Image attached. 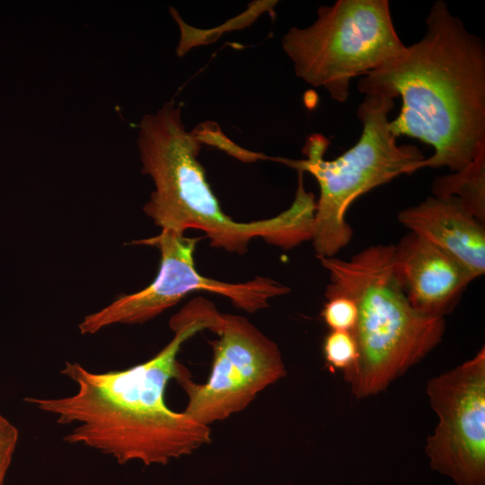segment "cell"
Returning a JSON list of instances; mask_svg holds the SVG:
<instances>
[{
	"label": "cell",
	"mask_w": 485,
	"mask_h": 485,
	"mask_svg": "<svg viewBox=\"0 0 485 485\" xmlns=\"http://www.w3.org/2000/svg\"><path fill=\"white\" fill-rule=\"evenodd\" d=\"M321 316L331 331H352L357 319L356 304L346 296H333L327 299Z\"/></svg>",
	"instance_id": "cell-14"
},
{
	"label": "cell",
	"mask_w": 485,
	"mask_h": 485,
	"mask_svg": "<svg viewBox=\"0 0 485 485\" xmlns=\"http://www.w3.org/2000/svg\"><path fill=\"white\" fill-rule=\"evenodd\" d=\"M427 31L399 57L359 81L362 93L401 97L390 120L396 137L417 138L434 148L424 167H466L485 148V44L438 0L425 20Z\"/></svg>",
	"instance_id": "cell-2"
},
{
	"label": "cell",
	"mask_w": 485,
	"mask_h": 485,
	"mask_svg": "<svg viewBox=\"0 0 485 485\" xmlns=\"http://www.w3.org/2000/svg\"><path fill=\"white\" fill-rule=\"evenodd\" d=\"M396 274L411 306L429 317H443L475 279L458 260L409 232L393 245Z\"/></svg>",
	"instance_id": "cell-10"
},
{
	"label": "cell",
	"mask_w": 485,
	"mask_h": 485,
	"mask_svg": "<svg viewBox=\"0 0 485 485\" xmlns=\"http://www.w3.org/2000/svg\"><path fill=\"white\" fill-rule=\"evenodd\" d=\"M211 331L213 362L205 384L177 380L188 396L183 412L196 422L209 426L243 410L257 394L287 375L278 345L245 317L221 313Z\"/></svg>",
	"instance_id": "cell-8"
},
{
	"label": "cell",
	"mask_w": 485,
	"mask_h": 485,
	"mask_svg": "<svg viewBox=\"0 0 485 485\" xmlns=\"http://www.w3.org/2000/svg\"><path fill=\"white\" fill-rule=\"evenodd\" d=\"M282 48L296 76L345 102L352 78L401 56L402 43L387 0H338L318 8L306 28L292 27Z\"/></svg>",
	"instance_id": "cell-6"
},
{
	"label": "cell",
	"mask_w": 485,
	"mask_h": 485,
	"mask_svg": "<svg viewBox=\"0 0 485 485\" xmlns=\"http://www.w3.org/2000/svg\"><path fill=\"white\" fill-rule=\"evenodd\" d=\"M318 259L330 278L325 297L346 296L357 308L352 331L357 359L344 373L356 398L385 390L440 343L445 318L411 306L395 271L392 244L365 248L348 260Z\"/></svg>",
	"instance_id": "cell-4"
},
{
	"label": "cell",
	"mask_w": 485,
	"mask_h": 485,
	"mask_svg": "<svg viewBox=\"0 0 485 485\" xmlns=\"http://www.w3.org/2000/svg\"><path fill=\"white\" fill-rule=\"evenodd\" d=\"M217 314L212 303L195 298L171 318L174 337L151 359L104 373L67 361L60 373L76 384L75 393L25 401L55 416L58 424H76L63 441L96 449L119 463L167 464L190 454L211 442V428L171 410L165 389L171 379L190 374L177 360L182 343L211 330Z\"/></svg>",
	"instance_id": "cell-1"
},
{
	"label": "cell",
	"mask_w": 485,
	"mask_h": 485,
	"mask_svg": "<svg viewBox=\"0 0 485 485\" xmlns=\"http://www.w3.org/2000/svg\"><path fill=\"white\" fill-rule=\"evenodd\" d=\"M393 98L382 92L365 93L357 109L362 133L341 155L326 160L330 141L321 134L308 137L302 160L278 158L297 171L309 172L318 182L314 229L312 238L317 258L334 257L352 239L347 222L352 203L371 190L423 168L426 156L414 145H398L389 128Z\"/></svg>",
	"instance_id": "cell-5"
},
{
	"label": "cell",
	"mask_w": 485,
	"mask_h": 485,
	"mask_svg": "<svg viewBox=\"0 0 485 485\" xmlns=\"http://www.w3.org/2000/svg\"><path fill=\"white\" fill-rule=\"evenodd\" d=\"M323 354L331 369L348 371L357 359V346L352 331H331L323 341Z\"/></svg>",
	"instance_id": "cell-13"
},
{
	"label": "cell",
	"mask_w": 485,
	"mask_h": 485,
	"mask_svg": "<svg viewBox=\"0 0 485 485\" xmlns=\"http://www.w3.org/2000/svg\"><path fill=\"white\" fill-rule=\"evenodd\" d=\"M200 238L185 237L172 230H162L154 237L134 244L156 247L161 253L158 275L146 288L117 298L100 311L86 315L79 323L82 334H94L114 324L144 323L173 306L187 295L206 291L223 295L248 313L269 305V300L290 289L269 278L256 277L244 283H227L202 276L194 262L196 244Z\"/></svg>",
	"instance_id": "cell-7"
},
{
	"label": "cell",
	"mask_w": 485,
	"mask_h": 485,
	"mask_svg": "<svg viewBox=\"0 0 485 485\" xmlns=\"http://www.w3.org/2000/svg\"><path fill=\"white\" fill-rule=\"evenodd\" d=\"M426 392L438 421L425 453L456 485L485 484V349L431 378Z\"/></svg>",
	"instance_id": "cell-9"
},
{
	"label": "cell",
	"mask_w": 485,
	"mask_h": 485,
	"mask_svg": "<svg viewBox=\"0 0 485 485\" xmlns=\"http://www.w3.org/2000/svg\"><path fill=\"white\" fill-rule=\"evenodd\" d=\"M202 143L201 128L189 131L181 107L172 100L142 118L137 148L142 172L154 185L144 211L155 225L180 234L201 230L211 246L240 255L254 238L283 250L312 241L316 200L305 190L303 179H298L295 198L283 212L268 219L237 222L222 211L207 181L198 160Z\"/></svg>",
	"instance_id": "cell-3"
},
{
	"label": "cell",
	"mask_w": 485,
	"mask_h": 485,
	"mask_svg": "<svg viewBox=\"0 0 485 485\" xmlns=\"http://www.w3.org/2000/svg\"><path fill=\"white\" fill-rule=\"evenodd\" d=\"M398 221L445 251L476 278L485 272V226L454 198L431 196L401 210Z\"/></svg>",
	"instance_id": "cell-11"
},
{
	"label": "cell",
	"mask_w": 485,
	"mask_h": 485,
	"mask_svg": "<svg viewBox=\"0 0 485 485\" xmlns=\"http://www.w3.org/2000/svg\"><path fill=\"white\" fill-rule=\"evenodd\" d=\"M18 441V430L0 414V485H4Z\"/></svg>",
	"instance_id": "cell-15"
},
{
	"label": "cell",
	"mask_w": 485,
	"mask_h": 485,
	"mask_svg": "<svg viewBox=\"0 0 485 485\" xmlns=\"http://www.w3.org/2000/svg\"><path fill=\"white\" fill-rule=\"evenodd\" d=\"M432 196L458 198L481 223H485V148L463 169L436 177Z\"/></svg>",
	"instance_id": "cell-12"
}]
</instances>
